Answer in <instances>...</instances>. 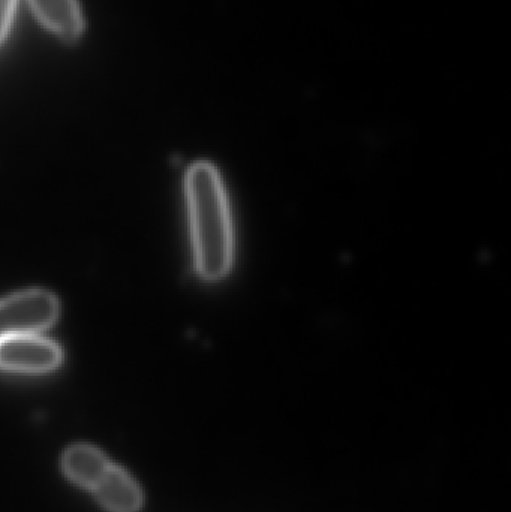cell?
Wrapping results in <instances>:
<instances>
[{
  "label": "cell",
  "instance_id": "1",
  "mask_svg": "<svg viewBox=\"0 0 511 512\" xmlns=\"http://www.w3.org/2000/svg\"><path fill=\"white\" fill-rule=\"evenodd\" d=\"M195 267L204 280L218 282L233 265L234 239L230 204L219 171L197 162L186 174Z\"/></svg>",
  "mask_w": 511,
  "mask_h": 512
},
{
  "label": "cell",
  "instance_id": "2",
  "mask_svg": "<svg viewBox=\"0 0 511 512\" xmlns=\"http://www.w3.org/2000/svg\"><path fill=\"white\" fill-rule=\"evenodd\" d=\"M59 301L50 292L26 291L0 300V340L39 334L56 322Z\"/></svg>",
  "mask_w": 511,
  "mask_h": 512
},
{
  "label": "cell",
  "instance_id": "3",
  "mask_svg": "<svg viewBox=\"0 0 511 512\" xmlns=\"http://www.w3.org/2000/svg\"><path fill=\"white\" fill-rule=\"evenodd\" d=\"M62 349L39 334H21L0 340V370L17 373H47L62 363Z\"/></svg>",
  "mask_w": 511,
  "mask_h": 512
},
{
  "label": "cell",
  "instance_id": "4",
  "mask_svg": "<svg viewBox=\"0 0 511 512\" xmlns=\"http://www.w3.org/2000/svg\"><path fill=\"white\" fill-rule=\"evenodd\" d=\"M92 493L111 512H137L143 505V493L134 478L113 463Z\"/></svg>",
  "mask_w": 511,
  "mask_h": 512
},
{
  "label": "cell",
  "instance_id": "5",
  "mask_svg": "<svg viewBox=\"0 0 511 512\" xmlns=\"http://www.w3.org/2000/svg\"><path fill=\"white\" fill-rule=\"evenodd\" d=\"M63 472L77 486L92 492L111 462L98 448L90 445H74L66 450L62 460Z\"/></svg>",
  "mask_w": 511,
  "mask_h": 512
},
{
  "label": "cell",
  "instance_id": "6",
  "mask_svg": "<svg viewBox=\"0 0 511 512\" xmlns=\"http://www.w3.org/2000/svg\"><path fill=\"white\" fill-rule=\"evenodd\" d=\"M36 17L62 38L77 39L83 30V17L77 0H29Z\"/></svg>",
  "mask_w": 511,
  "mask_h": 512
},
{
  "label": "cell",
  "instance_id": "7",
  "mask_svg": "<svg viewBox=\"0 0 511 512\" xmlns=\"http://www.w3.org/2000/svg\"><path fill=\"white\" fill-rule=\"evenodd\" d=\"M15 2H17V0H0V42L5 39L9 26H11Z\"/></svg>",
  "mask_w": 511,
  "mask_h": 512
}]
</instances>
